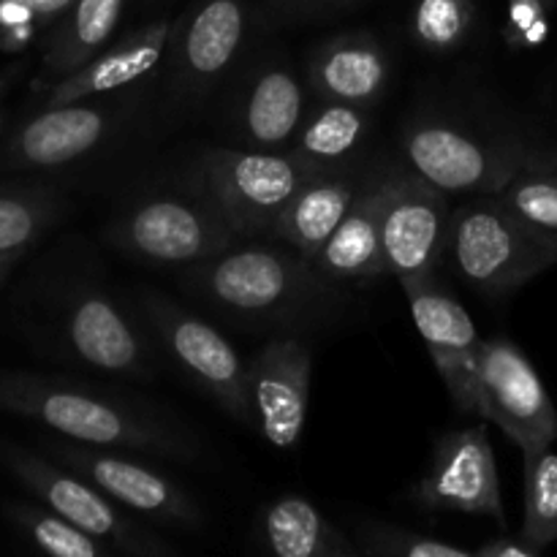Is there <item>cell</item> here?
<instances>
[{
    "label": "cell",
    "instance_id": "1",
    "mask_svg": "<svg viewBox=\"0 0 557 557\" xmlns=\"http://www.w3.org/2000/svg\"><path fill=\"white\" fill-rule=\"evenodd\" d=\"M0 411L33 419L63 438L131 455L194 462L201 446L174 413L120 389L36 373H0Z\"/></svg>",
    "mask_w": 557,
    "mask_h": 557
},
{
    "label": "cell",
    "instance_id": "2",
    "mask_svg": "<svg viewBox=\"0 0 557 557\" xmlns=\"http://www.w3.org/2000/svg\"><path fill=\"white\" fill-rule=\"evenodd\" d=\"M180 286L223 315L259 326H299L326 313L341 294L288 245L243 243L185 267Z\"/></svg>",
    "mask_w": 557,
    "mask_h": 557
},
{
    "label": "cell",
    "instance_id": "3",
    "mask_svg": "<svg viewBox=\"0 0 557 557\" xmlns=\"http://www.w3.org/2000/svg\"><path fill=\"white\" fill-rule=\"evenodd\" d=\"M120 256L152 267H190L245 243L201 185L141 194L103 232Z\"/></svg>",
    "mask_w": 557,
    "mask_h": 557
},
{
    "label": "cell",
    "instance_id": "4",
    "mask_svg": "<svg viewBox=\"0 0 557 557\" xmlns=\"http://www.w3.org/2000/svg\"><path fill=\"white\" fill-rule=\"evenodd\" d=\"M446 259L487 297H504L557 264V245L533 232L498 196H476L451 218Z\"/></svg>",
    "mask_w": 557,
    "mask_h": 557
},
{
    "label": "cell",
    "instance_id": "5",
    "mask_svg": "<svg viewBox=\"0 0 557 557\" xmlns=\"http://www.w3.org/2000/svg\"><path fill=\"white\" fill-rule=\"evenodd\" d=\"M408 166L446 194L495 196L542 150L520 139L473 134L444 117L408 120L400 136Z\"/></svg>",
    "mask_w": 557,
    "mask_h": 557
},
{
    "label": "cell",
    "instance_id": "6",
    "mask_svg": "<svg viewBox=\"0 0 557 557\" xmlns=\"http://www.w3.org/2000/svg\"><path fill=\"white\" fill-rule=\"evenodd\" d=\"M315 172L292 150L210 147L199 163V185L221 207L243 239L270 237L272 226Z\"/></svg>",
    "mask_w": 557,
    "mask_h": 557
},
{
    "label": "cell",
    "instance_id": "7",
    "mask_svg": "<svg viewBox=\"0 0 557 557\" xmlns=\"http://www.w3.org/2000/svg\"><path fill=\"white\" fill-rule=\"evenodd\" d=\"M141 319L156 332L172 362L205 392L215 406L245 428H256L248 389V362L212 324L190 313L161 292H139Z\"/></svg>",
    "mask_w": 557,
    "mask_h": 557
},
{
    "label": "cell",
    "instance_id": "8",
    "mask_svg": "<svg viewBox=\"0 0 557 557\" xmlns=\"http://www.w3.org/2000/svg\"><path fill=\"white\" fill-rule=\"evenodd\" d=\"M5 466L16 479L44 500L60 517L74 522L90 536L101 539L117 555L128 557H169L177 555V547L152 533L150 528L136 520L134 511L120 506L107 493L69 471L60 462H49L44 457L25 451L22 446H3L0 449Z\"/></svg>",
    "mask_w": 557,
    "mask_h": 557
},
{
    "label": "cell",
    "instance_id": "9",
    "mask_svg": "<svg viewBox=\"0 0 557 557\" xmlns=\"http://www.w3.org/2000/svg\"><path fill=\"white\" fill-rule=\"evenodd\" d=\"M455 210L449 194L413 172L411 166H389L381 245L386 272L400 283L435 277L449 248Z\"/></svg>",
    "mask_w": 557,
    "mask_h": 557
},
{
    "label": "cell",
    "instance_id": "10",
    "mask_svg": "<svg viewBox=\"0 0 557 557\" xmlns=\"http://www.w3.org/2000/svg\"><path fill=\"white\" fill-rule=\"evenodd\" d=\"M47 449L54 462L79 473L136 517L177 528H196L205 522V511L183 484L147 462L134 460L131 451L87 446L69 438L47 441Z\"/></svg>",
    "mask_w": 557,
    "mask_h": 557
},
{
    "label": "cell",
    "instance_id": "11",
    "mask_svg": "<svg viewBox=\"0 0 557 557\" xmlns=\"http://www.w3.org/2000/svg\"><path fill=\"white\" fill-rule=\"evenodd\" d=\"M479 417L493 422L522 451L557 441V408L515 341L495 335L479 348Z\"/></svg>",
    "mask_w": 557,
    "mask_h": 557
},
{
    "label": "cell",
    "instance_id": "12",
    "mask_svg": "<svg viewBox=\"0 0 557 557\" xmlns=\"http://www.w3.org/2000/svg\"><path fill=\"white\" fill-rule=\"evenodd\" d=\"M60 337L85 368L128 381L158 375V357L139 321L103 288H76L60 315Z\"/></svg>",
    "mask_w": 557,
    "mask_h": 557
},
{
    "label": "cell",
    "instance_id": "13",
    "mask_svg": "<svg viewBox=\"0 0 557 557\" xmlns=\"http://www.w3.org/2000/svg\"><path fill=\"white\" fill-rule=\"evenodd\" d=\"M411 498L433 511L490 517L506 528L500 473L484 424L451 430L435 446L430 471L411 490Z\"/></svg>",
    "mask_w": 557,
    "mask_h": 557
},
{
    "label": "cell",
    "instance_id": "14",
    "mask_svg": "<svg viewBox=\"0 0 557 557\" xmlns=\"http://www.w3.org/2000/svg\"><path fill=\"white\" fill-rule=\"evenodd\" d=\"M107 98L41 107L11 136L3 161L11 169H60L98 152L128 120L125 98Z\"/></svg>",
    "mask_w": 557,
    "mask_h": 557
},
{
    "label": "cell",
    "instance_id": "15",
    "mask_svg": "<svg viewBox=\"0 0 557 557\" xmlns=\"http://www.w3.org/2000/svg\"><path fill=\"white\" fill-rule=\"evenodd\" d=\"M413 324L444 381L449 400L466 417H479V348L484 337L468 310L435 277L400 283Z\"/></svg>",
    "mask_w": 557,
    "mask_h": 557
},
{
    "label": "cell",
    "instance_id": "16",
    "mask_svg": "<svg viewBox=\"0 0 557 557\" xmlns=\"http://www.w3.org/2000/svg\"><path fill=\"white\" fill-rule=\"evenodd\" d=\"M248 30V0H194L188 14L174 22L172 90L183 103H196L237 60Z\"/></svg>",
    "mask_w": 557,
    "mask_h": 557
},
{
    "label": "cell",
    "instance_id": "17",
    "mask_svg": "<svg viewBox=\"0 0 557 557\" xmlns=\"http://www.w3.org/2000/svg\"><path fill=\"white\" fill-rule=\"evenodd\" d=\"M313 357L297 337H275L248 359L256 428L275 449H294L308 424Z\"/></svg>",
    "mask_w": 557,
    "mask_h": 557
},
{
    "label": "cell",
    "instance_id": "18",
    "mask_svg": "<svg viewBox=\"0 0 557 557\" xmlns=\"http://www.w3.org/2000/svg\"><path fill=\"white\" fill-rule=\"evenodd\" d=\"M172 33V20H152L147 25L134 27L117 41L107 44L82 69L71 71L69 76L41 90V107H60V103L85 101V98L114 96V92L139 85L166 58Z\"/></svg>",
    "mask_w": 557,
    "mask_h": 557
},
{
    "label": "cell",
    "instance_id": "19",
    "mask_svg": "<svg viewBox=\"0 0 557 557\" xmlns=\"http://www.w3.org/2000/svg\"><path fill=\"white\" fill-rule=\"evenodd\" d=\"M389 166L392 163H373L368 183L359 190L351 210L310 261L332 286L364 288L389 275L384 245H381V212H384Z\"/></svg>",
    "mask_w": 557,
    "mask_h": 557
},
{
    "label": "cell",
    "instance_id": "20",
    "mask_svg": "<svg viewBox=\"0 0 557 557\" xmlns=\"http://www.w3.org/2000/svg\"><path fill=\"white\" fill-rule=\"evenodd\" d=\"M308 114L302 79L283 63H264L245 79L234 101L232 128L250 150H292Z\"/></svg>",
    "mask_w": 557,
    "mask_h": 557
},
{
    "label": "cell",
    "instance_id": "21",
    "mask_svg": "<svg viewBox=\"0 0 557 557\" xmlns=\"http://www.w3.org/2000/svg\"><path fill=\"white\" fill-rule=\"evenodd\" d=\"M392 79V60L384 44L368 30L341 33L313 52L308 85L321 101H343L373 109Z\"/></svg>",
    "mask_w": 557,
    "mask_h": 557
},
{
    "label": "cell",
    "instance_id": "22",
    "mask_svg": "<svg viewBox=\"0 0 557 557\" xmlns=\"http://www.w3.org/2000/svg\"><path fill=\"white\" fill-rule=\"evenodd\" d=\"M370 169L373 163H357L351 169L313 174L281 212L270 237L313 261V256L324 248L326 239L357 201L359 190L368 183Z\"/></svg>",
    "mask_w": 557,
    "mask_h": 557
},
{
    "label": "cell",
    "instance_id": "23",
    "mask_svg": "<svg viewBox=\"0 0 557 557\" xmlns=\"http://www.w3.org/2000/svg\"><path fill=\"white\" fill-rule=\"evenodd\" d=\"M256 544L277 557H362L357 539L302 495H281L256 517Z\"/></svg>",
    "mask_w": 557,
    "mask_h": 557
},
{
    "label": "cell",
    "instance_id": "24",
    "mask_svg": "<svg viewBox=\"0 0 557 557\" xmlns=\"http://www.w3.org/2000/svg\"><path fill=\"white\" fill-rule=\"evenodd\" d=\"M123 11L125 0H74L65 14L44 33L36 90H47L112 44Z\"/></svg>",
    "mask_w": 557,
    "mask_h": 557
},
{
    "label": "cell",
    "instance_id": "25",
    "mask_svg": "<svg viewBox=\"0 0 557 557\" xmlns=\"http://www.w3.org/2000/svg\"><path fill=\"white\" fill-rule=\"evenodd\" d=\"M373 131L370 109L343 101H321L305 114L292 152L315 172L357 166Z\"/></svg>",
    "mask_w": 557,
    "mask_h": 557
},
{
    "label": "cell",
    "instance_id": "26",
    "mask_svg": "<svg viewBox=\"0 0 557 557\" xmlns=\"http://www.w3.org/2000/svg\"><path fill=\"white\" fill-rule=\"evenodd\" d=\"M495 196L525 226L557 245V158L542 150Z\"/></svg>",
    "mask_w": 557,
    "mask_h": 557
},
{
    "label": "cell",
    "instance_id": "27",
    "mask_svg": "<svg viewBox=\"0 0 557 557\" xmlns=\"http://www.w3.org/2000/svg\"><path fill=\"white\" fill-rule=\"evenodd\" d=\"M63 210V199L47 188L0 190V253H25Z\"/></svg>",
    "mask_w": 557,
    "mask_h": 557
},
{
    "label": "cell",
    "instance_id": "28",
    "mask_svg": "<svg viewBox=\"0 0 557 557\" xmlns=\"http://www.w3.org/2000/svg\"><path fill=\"white\" fill-rule=\"evenodd\" d=\"M476 25V0H413L408 36L430 54L457 52L471 41Z\"/></svg>",
    "mask_w": 557,
    "mask_h": 557
},
{
    "label": "cell",
    "instance_id": "29",
    "mask_svg": "<svg viewBox=\"0 0 557 557\" xmlns=\"http://www.w3.org/2000/svg\"><path fill=\"white\" fill-rule=\"evenodd\" d=\"M525 460V520L522 536L544 549L557 542V455L553 446L522 451Z\"/></svg>",
    "mask_w": 557,
    "mask_h": 557
},
{
    "label": "cell",
    "instance_id": "30",
    "mask_svg": "<svg viewBox=\"0 0 557 557\" xmlns=\"http://www.w3.org/2000/svg\"><path fill=\"white\" fill-rule=\"evenodd\" d=\"M11 517L16 525L25 531V536L36 544L41 553L52 557H114V547H109L101 539L90 536L74 522L60 517L58 511L41 509L30 504L11 506Z\"/></svg>",
    "mask_w": 557,
    "mask_h": 557
},
{
    "label": "cell",
    "instance_id": "31",
    "mask_svg": "<svg viewBox=\"0 0 557 557\" xmlns=\"http://www.w3.org/2000/svg\"><path fill=\"white\" fill-rule=\"evenodd\" d=\"M354 539L362 549V557H476V549L392 522H362Z\"/></svg>",
    "mask_w": 557,
    "mask_h": 557
},
{
    "label": "cell",
    "instance_id": "32",
    "mask_svg": "<svg viewBox=\"0 0 557 557\" xmlns=\"http://www.w3.org/2000/svg\"><path fill=\"white\" fill-rule=\"evenodd\" d=\"M71 3L74 0H0V52H25Z\"/></svg>",
    "mask_w": 557,
    "mask_h": 557
},
{
    "label": "cell",
    "instance_id": "33",
    "mask_svg": "<svg viewBox=\"0 0 557 557\" xmlns=\"http://www.w3.org/2000/svg\"><path fill=\"white\" fill-rule=\"evenodd\" d=\"M549 5L544 0H509L504 41L515 52L542 47L549 33Z\"/></svg>",
    "mask_w": 557,
    "mask_h": 557
},
{
    "label": "cell",
    "instance_id": "34",
    "mask_svg": "<svg viewBox=\"0 0 557 557\" xmlns=\"http://www.w3.org/2000/svg\"><path fill=\"white\" fill-rule=\"evenodd\" d=\"M357 3L362 0H267L264 16L270 22L319 20V16H332Z\"/></svg>",
    "mask_w": 557,
    "mask_h": 557
},
{
    "label": "cell",
    "instance_id": "35",
    "mask_svg": "<svg viewBox=\"0 0 557 557\" xmlns=\"http://www.w3.org/2000/svg\"><path fill=\"white\" fill-rule=\"evenodd\" d=\"M542 549L533 547L525 536H495L476 547V557H539Z\"/></svg>",
    "mask_w": 557,
    "mask_h": 557
},
{
    "label": "cell",
    "instance_id": "36",
    "mask_svg": "<svg viewBox=\"0 0 557 557\" xmlns=\"http://www.w3.org/2000/svg\"><path fill=\"white\" fill-rule=\"evenodd\" d=\"M22 69H25L22 63H11V65H5V69H0V101H3V96L9 92V87L16 82V76L22 74ZM0 123H3V112H0Z\"/></svg>",
    "mask_w": 557,
    "mask_h": 557
},
{
    "label": "cell",
    "instance_id": "37",
    "mask_svg": "<svg viewBox=\"0 0 557 557\" xmlns=\"http://www.w3.org/2000/svg\"><path fill=\"white\" fill-rule=\"evenodd\" d=\"M20 256L22 253H0V281H3L5 275H9L11 267H14L16 261H20Z\"/></svg>",
    "mask_w": 557,
    "mask_h": 557
},
{
    "label": "cell",
    "instance_id": "38",
    "mask_svg": "<svg viewBox=\"0 0 557 557\" xmlns=\"http://www.w3.org/2000/svg\"><path fill=\"white\" fill-rule=\"evenodd\" d=\"M544 3H547L549 9H555V5H557V0H544Z\"/></svg>",
    "mask_w": 557,
    "mask_h": 557
}]
</instances>
